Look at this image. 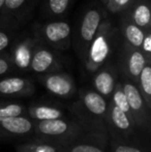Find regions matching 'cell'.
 <instances>
[{"label":"cell","instance_id":"1","mask_svg":"<svg viewBox=\"0 0 151 152\" xmlns=\"http://www.w3.org/2000/svg\"><path fill=\"white\" fill-rule=\"evenodd\" d=\"M109 109V100L94 89H82L79 100L71 107L73 118L88 134L109 142V134L105 119Z\"/></svg>","mask_w":151,"mask_h":152},{"label":"cell","instance_id":"2","mask_svg":"<svg viewBox=\"0 0 151 152\" xmlns=\"http://www.w3.org/2000/svg\"><path fill=\"white\" fill-rule=\"evenodd\" d=\"M35 140L58 145L79 139L88 134L75 119L58 118L52 120L34 121Z\"/></svg>","mask_w":151,"mask_h":152},{"label":"cell","instance_id":"3","mask_svg":"<svg viewBox=\"0 0 151 152\" xmlns=\"http://www.w3.org/2000/svg\"><path fill=\"white\" fill-rule=\"evenodd\" d=\"M114 28L108 19H104L87 50L84 59L86 69L93 74L101 68L113 52Z\"/></svg>","mask_w":151,"mask_h":152},{"label":"cell","instance_id":"4","mask_svg":"<svg viewBox=\"0 0 151 152\" xmlns=\"http://www.w3.org/2000/svg\"><path fill=\"white\" fill-rule=\"evenodd\" d=\"M105 123L109 138L122 142L149 143V137L138 129L131 115L117 108L110 100Z\"/></svg>","mask_w":151,"mask_h":152},{"label":"cell","instance_id":"5","mask_svg":"<svg viewBox=\"0 0 151 152\" xmlns=\"http://www.w3.org/2000/svg\"><path fill=\"white\" fill-rule=\"evenodd\" d=\"M121 82L122 89L126 96L133 121L138 129L144 134L150 137L151 134V110L146 106L137 84L123 76Z\"/></svg>","mask_w":151,"mask_h":152},{"label":"cell","instance_id":"6","mask_svg":"<svg viewBox=\"0 0 151 152\" xmlns=\"http://www.w3.org/2000/svg\"><path fill=\"white\" fill-rule=\"evenodd\" d=\"M104 19H105L104 12L97 7L89 8L83 15L80 26H79L76 45V49L83 61L86 56L89 45L92 42Z\"/></svg>","mask_w":151,"mask_h":152},{"label":"cell","instance_id":"7","mask_svg":"<svg viewBox=\"0 0 151 152\" xmlns=\"http://www.w3.org/2000/svg\"><path fill=\"white\" fill-rule=\"evenodd\" d=\"M38 35L47 44L59 50H66L71 45V26L65 21H55L42 25Z\"/></svg>","mask_w":151,"mask_h":152},{"label":"cell","instance_id":"8","mask_svg":"<svg viewBox=\"0 0 151 152\" xmlns=\"http://www.w3.org/2000/svg\"><path fill=\"white\" fill-rule=\"evenodd\" d=\"M148 62L151 61L146 58L141 49L131 46L125 42L121 58V70L123 76L137 84L140 72Z\"/></svg>","mask_w":151,"mask_h":152},{"label":"cell","instance_id":"9","mask_svg":"<svg viewBox=\"0 0 151 152\" xmlns=\"http://www.w3.org/2000/svg\"><path fill=\"white\" fill-rule=\"evenodd\" d=\"M42 85L53 95L61 98H71L76 93V84L74 79L65 72H53L39 77Z\"/></svg>","mask_w":151,"mask_h":152},{"label":"cell","instance_id":"10","mask_svg":"<svg viewBox=\"0 0 151 152\" xmlns=\"http://www.w3.org/2000/svg\"><path fill=\"white\" fill-rule=\"evenodd\" d=\"M34 134V120L27 115L0 120V140L19 139Z\"/></svg>","mask_w":151,"mask_h":152},{"label":"cell","instance_id":"11","mask_svg":"<svg viewBox=\"0 0 151 152\" xmlns=\"http://www.w3.org/2000/svg\"><path fill=\"white\" fill-rule=\"evenodd\" d=\"M61 68L62 64L53 51L42 46L33 48L29 69L36 74L44 75L48 72H58Z\"/></svg>","mask_w":151,"mask_h":152},{"label":"cell","instance_id":"12","mask_svg":"<svg viewBox=\"0 0 151 152\" xmlns=\"http://www.w3.org/2000/svg\"><path fill=\"white\" fill-rule=\"evenodd\" d=\"M109 142L92 134H86L76 140L55 145L57 152H109Z\"/></svg>","mask_w":151,"mask_h":152},{"label":"cell","instance_id":"13","mask_svg":"<svg viewBox=\"0 0 151 152\" xmlns=\"http://www.w3.org/2000/svg\"><path fill=\"white\" fill-rule=\"evenodd\" d=\"M93 74H94L92 79L93 89L108 100H110L115 85L117 83V77H118L116 67L106 62L101 68H98Z\"/></svg>","mask_w":151,"mask_h":152},{"label":"cell","instance_id":"14","mask_svg":"<svg viewBox=\"0 0 151 152\" xmlns=\"http://www.w3.org/2000/svg\"><path fill=\"white\" fill-rule=\"evenodd\" d=\"M32 81L21 77H8L0 80V95L10 97H25L34 93Z\"/></svg>","mask_w":151,"mask_h":152},{"label":"cell","instance_id":"15","mask_svg":"<svg viewBox=\"0 0 151 152\" xmlns=\"http://www.w3.org/2000/svg\"><path fill=\"white\" fill-rule=\"evenodd\" d=\"M33 48H34V42L31 38H25L24 40L18 42L10 55L14 65L22 70L29 69Z\"/></svg>","mask_w":151,"mask_h":152},{"label":"cell","instance_id":"16","mask_svg":"<svg viewBox=\"0 0 151 152\" xmlns=\"http://www.w3.org/2000/svg\"><path fill=\"white\" fill-rule=\"evenodd\" d=\"M128 10L129 15L127 18L131 22L145 31L151 30V10L149 2L147 0L133 2Z\"/></svg>","mask_w":151,"mask_h":152},{"label":"cell","instance_id":"17","mask_svg":"<svg viewBox=\"0 0 151 152\" xmlns=\"http://www.w3.org/2000/svg\"><path fill=\"white\" fill-rule=\"evenodd\" d=\"M27 116L34 121L64 118L65 114L60 108L50 104H34L27 108Z\"/></svg>","mask_w":151,"mask_h":152},{"label":"cell","instance_id":"18","mask_svg":"<svg viewBox=\"0 0 151 152\" xmlns=\"http://www.w3.org/2000/svg\"><path fill=\"white\" fill-rule=\"evenodd\" d=\"M121 32L123 34V37L125 38V42L131 45V46L136 47V48L141 47L142 40H143L146 33L145 30H143L141 27L137 26L128 18H125L122 20Z\"/></svg>","mask_w":151,"mask_h":152},{"label":"cell","instance_id":"19","mask_svg":"<svg viewBox=\"0 0 151 152\" xmlns=\"http://www.w3.org/2000/svg\"><path fill=\"white\" fill-rule=\"evenodd\" d=\"M137 86L146 106L151 110V62H148L139 75Z\"/></svg>","mask_w":151,"mask_h":152},{"label":"cell","instance_id":"20","mask_svg":"<svg viewBox=\"0 0 151 152\" xmlns=\"http://www.w3.org/2000/svg\"><path fill=\"white\" fill-rule=\"evenodd\" d=\"M109 152H150L149 143L122 142L109 138L108 144Z\"/></svg>","mask_w":151,"mask_h":152},{"label":"cell","instance_id":"21","mask_svg":"<svg viewBox=\"0 0 151 152\" xmlns=\"http://www.w3.org/2000/svg\"><path fill=\"white\" fill-rule=\"evenodd\" d=\"M23 115H27V108L23 104L15 102H0V120Z\"/></svg>","mask_w":151,"mask_h":152},{"label":"cell","instance_id":"22","mask_svg":"<svg viewBox=\"0 0 151 152\" xmlns=\"http://www.w3.org/2000/svg\"><path fill=\"white\" fill-rule=\"evenodd\" d=\"M16 150L17 152H57V147L44 141L35 140L33 142L18 145Z\"/></svg>","mask_w":151,"mask_h":152},{"label":"cell","instance_id":"23","mask_svg":"<svg viewBox=\"0 0 151 152\" xmlns=\"http://www.w3.org/2000/svg\"><path fill=\"white\" fill-rule=\"evenodd\" d=\"M110 102H113L117 108L122 110L123 112L131 115V110H129L128 102H127L126 96H125L124 91H123V89H122V85H121L120 81H117L116 85H115V88L113 90V93H112L111 98H110Z\"/></svg>","mask_w":151,"mask_h":152},{"label":"cell","instance_id":"24","mask_svg":"<svg viewBox=\"0 0 151 152\" xmlns=\"http://www.w3.org/2000/svg\"><path fill=\"white\" fill-rule=\"evenodd\" d=\"M71 0H48V10L55 17L62 16L69 8Z\"/></svg>","mask_w":151,"mask_h":152},{"label":"cell","instance_id":"25","mask_svg":"<svg viewBox=\"0 0 151 152\" xmlns=\"http://www.w3.org/2000/svg\"><path fill=\"white\" fill-rule=\"evenodd\" d=\"M133 1L135 0H107L105 5L112 14H119V12H126Z\"/></svg>","mask_w":151,"mask_h":152},{"label":"cell","instance_id":"26","mask_svg":"<svg viewBox=\"0 0 151 152\" xmlns=\"http://www.w3.org/2000/svg\"><path fill=\"white\" fill-rule=\"evenodd\" d=\"M14 62L9 56L0 54V76H4V75L8 74L14 69Z\"/></svg>","mask_w":151,"mask_h":152},{"label":"cell","instance_id":"27","mask_svg":"<svg viewBox=\"0 0 151 152\" xmlns=\"http://www.w3.org/2000/svg\"><path fill=\"white\" fill-rule=\"evenodd\" d=\"M140 49H141V51L144 53L146 58L151 61V30L146 31L145 36H144L143 40H142Z\"/></svg>","mask_w":151,"mask_h":152},{"label":"cell","instance_id":"28","mask_svg":"<svg viewBox=\"0 0 151 152\" xmlns=\"http://www.w3.org/2000/svg\"><path fill=\"white\" fill-rule=\"evenodd\" d=\"M25 1L26 0H5L2 10H3V12L5 14L16 12V10H18L25 3Z\"/></svg>","mask_w":151,"mask_h":152},{"label":"cell","instance_id":"29","mask_svg":"<svg viewBox=\"0 0 151 152\" xmlns=\"http://www.w3.org/2000/svg\"><path fill=\"white\" fill-rule=\"evenodd\" d=\"M10 44V36L7 32L0 30V53L7 49Z\"/></svg>","mask_w":151,"mask_h":152},{"label":"cell","instance_id":"30","mask_svg":"<svg viewBox=\"0 0 151 152\" xmlns=\"http://www.w3.org/2000/svg\"><path fill=\"white\" fill-rule=\"evenodd\" d=\"M4 1H5V0H0V10H1L2 8H3V5H4Z\"/></svg>","mask_w":151,"mask_h":152},{"label":"cell","instance_id":"31","mask_svg":"<svg viewBox=\"0 0 151 152\" xmlns=\"http://www.w3.org/2000/svg\"><path fill=\"white\" fill-rule=\"evenodd\" d=\"M101 2H103V3H104V4H105V3H106V1H107V0H101Z\"/></svg>","mask_w":151,"mask_h":152}]
</instances>
